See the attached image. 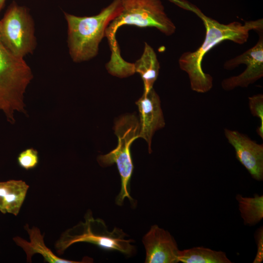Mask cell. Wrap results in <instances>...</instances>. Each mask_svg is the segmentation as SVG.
<instances>
[{
  "label": "cell",
  "mask_w": 263,
  "mask_h": 263,
  "mask_svg": "<svg viewBox=\"0 0 263 263\" xmlns=\"http://www.w3.org/2000/svg\"><path fill=\"white\" fill-rule=\"evenodd\" d=\"M169 0L185 10L192 12L204 23L206 36L203 43L195 51L183 53L178 62L180 69L188 75L192 90L197 93H206L212 87L213 78L203 70L202 64L205 55L225 40L240 44L246 42L250 31L263 30V19L245 21L244 24L238 21L223 24L206 16L196 5L186 0Z\"/></svg>",
  "instance_id": "cell-1"
},
{
  "label": "cell",
  "mask_w": 263,
  "mask_h": 263,
  "mask_svg": "<svg viewBox=\"0 0 263 263\" xmlns=\"http://www.w3.org/2000/svg\"><path fill=\"white\" fill-rule=\"evenodd\" d=\"M121 9V0H113L96 15L79 17L64 13L69 54L74 62L87 61L97 55L107 26Z\"/></svg>",
  "instance_id": "cell-2"
},
{
  "label": "cell",
  "mask_w": 263,
  "mask_h": 263,
  "mask_svg": "<svg viewBox=\"0 0 263 263\" xmlns=\"http://www.w3.org/2000/svg\"><path fill=\"white\" fill-rule=\"evenodd\" d=\"M128 235L121 229L115 227L110 231L105 222L95 219L89 210L84 216V221L64 231L55 244L56 253L59 255L73 244L78 243L94 244L104 249L115 250L128 256L135 251L132 239H126Z\"/></svg>",
  "instance_id": "cell-3"
},
{
  "label": "cell",
  "mask_w": 263,
  "mask_h": 263,
  "mask_svg": "<svg viewBox=\"0 0 263 263\" xmlns=\"http://www.w3.org/2000/svg\"><path fill=\"white\" fill-rule=\"evenodd\" d=\"M33 78L24 58L13 55L0 39V110L12 124L16 112L26 113L24 94Z\"/></svg>",
  "instance_id": "cell-4"
},
{
  "label": "cell",
  "mask_w": 263,
  "mask_h": 263,
  "mask_svg": "<svg viewBox=\"0 0 263 263\" xmlns=\"http://www.w3.org/2000/svg\"><path fill=\"white\" fill-rule=\"evenodd\" d=\"M119 14L107 26L105 34L112 55L119 53L115 34L123 25L155 27L167 36L174 33L176 27L166 14L161 0H121Z\"/></svg>",
  "instance_id": "cell-5"
},
{
  "label": "cell",
  "mask_w": 263,
  "mask_h": 263,
  "mask_svg": "<svg viewBox=\"0 0 263 263\" xmlns=\"http://www.w3.org/2000/svg\"><path fill=\"white\" fill-rule=\"evenodd\" d=\"M114 130L118 137L117 147L106 154L99 155L97 160L102 167L114 163L117 166L121 184L120 192L115 199L116 204L122 206L125 198L133 204V200L130 194V182L133 169L130 147L132 143L139 137V121L135 115H124L116 121Z\"/></svg>",
  "instance_id": "cell-6"
},
{
  "label": "cell",
  "mask_w": 263,
  "mask_h": 263,
  "mask_svg": "<svg viewBox=\"0 0 263 263\" xmlns=\"http://www.w3.org/2000/svg\"><path fill=\"white\" fill-rule=\"evenodd\" d=\"M0 39L14 56L23 58L37 46L33 19L27 8L13 1L0 19Z\"/></svg>",
  "instance_id": "cell-7"
},
{
  "label": "cell",
  "mask_w": 263,
  "mask_h": 263,
  "mask_svg": "<svg viewBox=\"0 0 263 263\" xmlns=\"http://www.w3.org/2000/svg\"><path fill=\"white\" fill-rule=\"evenodd\" d=\"M257 33L259 38L253 47L224 63V67L226 70H232L243 64L247 66L239 75L222 80L221 86L224 90L230 91L238 87H247L263 76V30Z\"/></svg>",
  "instance_id": "cell-8"
},
{
  "label": "cell",
  "mask_w": 263,
  "mask_h": 263,
  "mask_svg": "<svg viewBox=\"0 0 263 263\" xmlns=\"http://www.w3.org/2000/svg\"><path fill=\"white\" fill-rule=\"evenodd\" d=\"M224 133L233 147L237 160L244 167L252 177L263 180V144H258L238 131L225 129Z\"/></svg>",
  "instance_id": "cell-9"
},
{
  "label": "cell",
  "mask_w": 263,
  "mask_h": 263,
  "mask_svg": "<svg viewBox=\"0 0 263 263\" xmlns=\"http://www.w3.org/2000/svg\"><path fill=\"white\" fill-rule=\"evenodd\" d=\"M146 263H177L180 250L171 234L154 225L144 236Z\"/></svg>",
  "instance_id": "cell-10"
},
{
  "label": "cell",
  "mask_w": 263,
  "mask_h": 263,
  "mask_svg": "<svg viewBox=\"0 0 263 263\" xmlns=\"http://www.w3.org/2000/svg\"><path fill=\"white\" fill-rule=\"evenodd\" d=\"M140 117L139 137L146 140L149 153L152 152L151 140L154 132L165 127L160 97L152 88L136 102Z\"/></svg>",
  "instance_id": "cell-11"
},
{
  "label": "cell",
  "mask_w": 263,
  "mask_h": 263,
  "mask_svg": "<svg viewBox=\"0 0 263 263\" xmlns=\"http://www.w3.org/2000/svg\"><path fill=\"white\" fill-rule=\"evenodd\" d=\"M27 231L29 241L19 236L15 237L13 240L16 244L21 247L26 255L27 263L32 262V257L36 254L41 255L44 261L50 263H89L90 258L86 260L84 258L82 261H75L61 258L55 254L45 244L44 240V234H42L40 229L37 226L29 227L28 224L24 226Z\"/></svg>",
  "instance_id": "cell-12"
},
{
  "label": "cell",
  "mask_w": 263,
  "mask_h": 263,
  "mask_svg": "<svg viewBox=\"0 0 263 263\" xmlns=\"http://www.w3.org/2000/svg\"><path fill=\"white\" fill-rule=\"evenodd\" d=\"M29 188L26 182L21 180L0 182V211L17 216Z\"/></svg>",
  "instance_id": "cell-13"
},
{
  "label": "cell",
  "mask_w": 263,
  "mask_h": 263,
  "mask_svg": "<svg viewBox=\"0 0 263 263\" xmlns=\"http://www.w3.org/2000/svg\"><path fill=\"white\" fill-rule=\"evenodd\" d=\"M133 64L135 73H138L144 84V92L153 88L160 69V64L153 49L147 42L141 57Z\"/></svg>",
  "instance_id": "cell-14"
},
{
  "label": "cell",
  "mask_w": 263,
  "mask_h": 263,
  "mask_svg": "<svg viewBox=\"0 0 263 263\" xmlns=\"http://www.w3.org/2000/svg\"><path fill=\"white\" fill-rule=\"evenodd\" d=\"M179 262L183 263H231L226 253L203 246L180 250Z\"/></svg>",
  "instance_id": "cell-15"
},
{
  "label": "cell",
  "mask_w": 263,
  "mask_h": 263,
  "mask_svg": "<svg viewBox=\"0 0 263 263\" xmlns=\"http://www.w3.org/2000/svg\"><path fill=\"white\" fill-rule=\"evenodd\" d=\"M236 199L245 225L253 226L263 219V195L256 194L254 197H247L238 194Z\"/></svg>",
  "instance_id": "cell-16"
},
{
  "label": "cell",
  "mask_w": 263,
  "mask_h": 263,
  "mask_svg": "<svg viewBox=\"0 0 263 263\" xmlns=\"http://www.w3.org/2000/svg\"><path fill=\"white\" fill-rule=\"evenodd\" d=\"M249 107L253 116L258 117L260 126L257 129V133L263 139V95L258 94L248 97Z\"/></svg>",
  "instance_id": "cell-17"
},
{
  "label": "cell",
  "mask_w": 263,
  "mask_h": 263,
  "mask_svg": "<svg viewBox=\"0 0 263 263\" xmlns=\"http://www.w3.org/2000/svg\"><path fill=\"white\" fill-rule=\"evenodd\" d=\"M17 161L21 168L27 170L33 169L38 164V152L33 148L27 149L19 154Z\"/></svg>",
  "instance_id": "cell-18"
},
{
  "label": "cell",
  "mask_w": 263,
  "mask_h": 263,
  "mask_svg": "<svg viewBox=\"0 0 263 263\" xmlns=\"http://www.w3.org/2000/svg\"><path fill=\"white\" fill-rule=\"evenodd\" d=\"M254 237L257 244V251L253 263H261L263 261V227H260L256 231Z\"/></svg>",
  "instance_id": "cell-19"
},
{
  "label": "cell",
  "mask_w": 263,
  "mask_h": 263,
  "mask_svg": "<svg viewBox=\"0 0 263 263\" xmlns=\"http://www.w3.org/2000/svg\"><path fill=\"white\" fill-rule=\"evenodd\" d=\"M6 0H0V11L3 8Z\"/></svg>",
  "instance_id": "cell-20"
}]
</instances>
